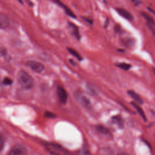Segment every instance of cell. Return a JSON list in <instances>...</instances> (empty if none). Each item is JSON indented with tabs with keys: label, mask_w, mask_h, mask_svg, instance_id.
<instances>
[{
	"label": "cell",
	"mask_w": 155,
	"mask_h": 155,
	"mask_svg": "<svg viewBox=\"0 0 155 155\" xmlns=\"http://www.w3.org/2000/svg\"><path fill=\"white\" fill-rule=\"evenodd\" d=\"M70 26H71L72 27L73 29V33H74V35H75V36L79 40L80 37V34H79L78 29V28H77L75 26H74L73 24H71V25L70 24Z\"/></svg>",
	"instance_id": "cell-17"
},
{
	"label": "cell",
	"mask_w": 155,
	"mask_h": 155,
	"mask_svg": "<svg viewBox=\"0 0 155 155\" xmlns=\"http://www.w3.org/2000/svg\"><path fill=\"white\" fill-rule=\"evenodd\" d=\"M7 55V51L5 48L0 47V57H5Z\"/></svg>",
	"instance_id": "cell-19"
},
{
	"label": "cell",
	"mask_w": 155,
	"mask_h": 155,
	"mask_svg": "<svg viewBox=\"0 0 155 155\" xmlns=\"http://www.w3.org/2000/svg\"><path fill=\"white\" fill-rule=\"evenodd\" d=\"M26 65L32 70L38 73H42L45 69V66L43 64L36 61H29L27 63Z\"/></svg>",
	"instance_id": "cell-3"
},
{
	"label": "cell",
	"mask_w": 155,
	"mask_h": 155,
	"mask_svg": "<svg viewBox=\"0 0 155 155\" xmlns=\"http://www.w3.org/2000/svg\"><path fill=\"white\" fill-rule=\"evenodd\" d=\"M87 88L89 90V92L92 94H96L98 93V90H97V89L96 88V87L94 86H93V84H89L87 85Z\"/></svg>",
	"instance_id": "cell-15"
},
{
	"label": "cell",
	"mask_w": 155,
	"mask_h": 155,
	"mask_svg": "<svg viewBox=\"0 0 155 155\" xmlns=\"http://www.w3.org/2000/svg\"><path fill=\"white\" fill-rule=\"evenodd\" d=\"M68 50L73 56L76 57L78 60H82L81 56L80 55V54L78 53L75 50H74V49H73L72 48H68Z\"/></svg>",
	"instance_id": "cell-16"
},
{
	"label": "cell",
	"mask_w": 155,
	"mask_h": 155,
	"mask_svg": "<svg viewBox=\"0 0 155 155\" xmlns=\"http://www.w3.org/2000/svg\"><path fill=\"white\" fill-rule=\"evenodd\" d=\"M131 105L137 109V110L138 111V113H139V114L141 116V118L144 120V121H146V116H145V114L144 112V110H142V108L137 104L136 103V102H132L131 103Z\"/></svg>",
	"instance_id": "cell-10"
},
{
	"label": "cell",
	"mask_w": 155,
	"mask_h": 155,
	"mask_svg": "<svg viewBox=\"0 0 155 155\" xmlns=\"http://www.w3.org/2000/svg\"><path fill=\"white\" fill-rule=\"evenodd\" d=\"M118 155H129V154L128 153H127L123 152V153H120L118 154Z\"/></svg>",
	"instance_id": "cell-24"
},
{
	"label": "cell",
	"mask_w": 155,
	"mask_h": 155,
	"mask_svg": "<svg viewBox=\"0 0 155 155\" xmlns=\"http://www.w3.org/2000/svg\"><path fill=\"white\" fill-rule=\"evenodd\" d=\"M74 98L83 107L85 108H90L91 107L90 100L87 96L81 91H76L74 93Z\"/></svg>",
	"instance_id": "cell-2"
},
{
	"label": "cell",
	"mask_w": 155,
	"mask_h": 155,
	"mask_svg": "<svg viewBox=\"0 0 155 155\" xmlns=\"http://www.w3.org/2000/svg\"><path fill=\"white\" fill-rule=\"evenodd\" d=\"M56 93L58 98L59 99L61 103L63 104H65L67 103L68 96L66 91L61 87H58L56 89Z\"/></svg>",
	"instance_id": "cell-5"
},
{
	"label": "cell",
	"mask_w": 155,
	"mask_h": 155,
	"mask_svg": "<svg viewBox=\"0 0 155 155\" xmlns=\"http://www.w3.org/2000/svg\"><path fill=\"white\" fill-rule=\"evenodd\" d=\"M56 3L59 4L64 9L66 13L69 16H70L72 17V18H76V15L73 13V12L70 9H69L66 5L63 4L62 3H61L60 1H56Z\"/></svg>",
	"instance_id": "cell-11"
},
{
	"label": "cell",
	"mask_w": 155,
	"mask_h": 155,
	"mask_svg": "<svg viewBox=\"0 0 155 155\" xmlns=\"http://www.w3.org/2000/svg\"><path fill=\"white\" fill-rule=\"evenodd\" d=\"M5 142V140L3 137V135L0 134V151H1L4 147Z\"/></svg>",
	"instance_id": "cell-18"
},
{
	"label": "cell",
	"mask_w": 155,
	"mask_h": 155,
	"mask_svg": "<svg viewBox=\"0 0 155 155\" xmlns=\"http://www.w3.org/2000/svg\"><path fill=\"white\" fill-rule=\"evenodd\" d=\"M116 10L119 13V15H120L121 16H123L125 19H127V20L132 21L133 19V15L128 10H127L124 9H123V8H116Z\"/></svg>",
	"instance_id": "cell-7"
},
{
	"label": "cell",
	"mask_w": 155,
	"mask_h": 155,
	"mask_svg": "<svg viewBox=\"0 0 155 155\" xmlns=\"http://www.w3.org/2000/svg\"><path fill=\"white\" fill-rule=\"evenodd\" d=\"M82 154H83V155H89V151L87 150H85L82 151Z\"/></svg>",
	"instance_id": "cell-22"
},
{
	"label": "cell",
	"mask_w": 155,
	"mask_h": 155,
	"mask_svg": "<svg viewBox=\"0 0 155 155\" xmlns=\"http://www.w3.org/2000/svg\"><path fill=\"white\" fill-rule=\"evenodd\" d=\"M10 23L9 17L2 13H0V29H6Z\"/></svg>",
	"instance_id": "cell-6"
},
{
	"label": "cell",
	"mask_w": 155,
	"mask_h": 155,
	"mask_svg": "<svg viewBox=\"0 0 155 155\" xmlns=\"http://www.w3.org/2000/svg\"><path fill=\"white\" fill-rule=\"evenodd\" d=\"M141 13H142V15L143 16V17L146 19L147 24L148 26V27H150V29L151 30H153L154 26L155 25V21L153 19V18L151 16H150L149 15H148L146 13L142 12Z\"/></svg>",
	"instance_id": "cell-8"
},
{
	"label": "cell",
	"mask_w": 155,
	"mask_h": 155,
	"mask_svg": "<svg viewBox=\"0 0 155 155\" xmlns=\"http://www.w3.org/2000/svg\"><path fill=\"white\" fill-rule=\"evenodd\" d=\"M112 121L114 124H117L119 127H121L123 126V120L121 116H115L112 118Z\"/></svg>",
	"instance_id": "cell-12"
},
{
	"label": "cell",
	"mask_w": 155,
	"mask_h": 155,
	"mask_svg": "<svg viewBox=\"0 0 155 155\" xmlns=\"http://www.w3.org/2000/svg\"><path fill=\"white\" fill-rule=\"evenodd\" d=\"M3 83L5 85H7V86L11 85L12 84V80L11 79H10L9 78H6L3 81Z\"/></svg>",
	"instance_id": "cell-20"
},
{
	"label": "cell",
	"mask_w": 155,
	"mask_h": 155,
	"mask_svg": "<svg viewBox=\"0 0 155 155\" xmlns=\"http://www.w3.org/2000/svg\"><path fill=\"white\" fill-rule=\"evenodd\" d=\"M17 80L19 86L24 90H30L33 87V78L29 73L24 70H20L18 72Z\"/></svg>",
	"instance_id": "cell-1"
},
{
	"label": "cell",
	"mask_w": 155,
	"mask_h": 155,
	"mask_svg": "<svg viewBox=\"0 0 155 155\" xmlns=\"http://www.w3.org/2000/svg\"><path fill=\"white\" fill-rule=\"evenodd\" d=\"M61 155H74V154H70L69 153H66V152H64L63 151V153L61 154Z\"/></svg>",
	"instance_id": "cell-23"
},
{
	"label": "cell",
	"mask_w": 155,
	"mask_h": 155,
	"mask_svg": "<svg viewBox=\"0 0 155 155\" xmlns=\"http://www.w3.org/2000/svg\"><path fill=\"white\" fill-rule=\"evenodd\" d=\"M116 66H117L118 68L124 70H128L131 68V65L125 63H122L116 64Z\"/></svg>",
	"instance_id": "cell-14"
},
{
	"label": "cell",
	"mask_w": 155,
	"mask_h": 155,
	"mask_svg": "<svg viewBox=\"0 0 155 155\" xmlns=\"http://www.w3.org/2000/svg\"><path fill=\"white\" fill-rule=\"evenodd\" d=\"M45 116H46V117H47V118H55V117H56L55 115L53 113H50V112H48V111L46 112Z\"/></svg>",
	"instance_id": "cell-21"
},
{
	"label": "cell",
	"mask_w": 155,
	"mask_h": 155,
	"mask_svg": "<svg viewBox=\"0 0 155 155\" xmlns=\"http://www.w3.org/2000/svg\"><path fill=\"white\" fill-rule=\"evenodd\" d=\"M27 149L21 145H16L9 151L8 155H26Z\"/></svg>",
	"instance_id": "cell-4"
},
{
	"label": "cell",
	"mask_w": 155,
	"mask_h": 155,
	"mask_svg": "<svg viewBox=\"0 0 155 155\" xmlns=\"http://www.w3.org/2000/svg\"><path fill=\"white\" fill-rule=\"evenodd\" d=\"M96 129L100 133H101L102 134L107 135V134H110V131H109L108 129L107 128H106V127L103 126V125H98V126H96Z\"/></svg>",
	"instance_id": "cell-13"
},
{
	"label": "cell",
	"mask_w": 155,
	"mask_h": 155,
	"mask_svg": "<svg viewBox=\"0 0 155 155\" xmlns=\"http://www.w3.org/2000/svg\"><path fill=\"white\" fill-rule=\"evenodd\" d=\"M127 93L131 98H132L137 103H139L140 104H143V101H142V98L137 93H136L133 90H128Z\"/></svg>",
	"instance_id": "cell-9"
}]
</instances>
